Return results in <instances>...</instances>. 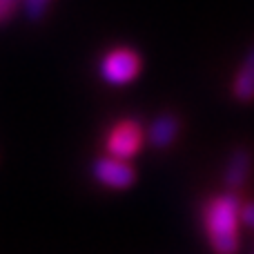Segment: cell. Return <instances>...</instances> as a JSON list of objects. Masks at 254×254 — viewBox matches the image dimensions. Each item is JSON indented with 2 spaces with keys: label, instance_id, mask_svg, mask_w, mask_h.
Returning a JSON list of instances; mask_svg holds the SVG:
<instances>
[{
  "label": "cell",
  "instance_id": "1",
  "mask_svg": "<svg viewBox=\"0 0 254 254\" xmlns=\"http://www.w3.org/2000/svg\"><path fill=\"white\" fill-rule=\"evenodd\" d=\"M241 210L243 205L232 190L216 194L205 203L203 225L216 254H234L239 250V223H243Z\"/></svg>",
  "mask_w": 254,
  "mask_h": 254
},
{
  "label": "cell",
  "instance_id": "10",
  "mask_svg": "<svg viewBox=\"0 0 254 254\" xmlns=\"http://www.w3.org/2000/svg\"><path fill=\"white\" fill-rule=\"evenodd\" d=\"M13 4H16V0H0V20H4L7 16H11Z\"/></svg>",
  "mask_w": 254,
  "mask_h": 254
},
{
  "label": "cell",
  "instance_id": "3",
  "mask_svg": "<svg viewBox=\"0 0 254 254\" xmlns=\"http://www.w3.org/2000/svg\"><path fill=\"white\" fill-rule=\"evenodd\" d=\"M92 174L98 183L107 185L112 190H125L134 183L136 174L134 167L127 165V158L119 156H103L92 165Z\"/></svg>",
  "mask_w": 254,
  "mask_h": 254
},
{
  "label": "cell",
  "instance_id": "8",
  "mask_svg": "<svg viewBox=\"0 0 254 254\" xmlns=\"http://www.w3.org/2000/svg\"><path fill=\"white\" fill-rule=\"evenodd\" d=\"M45 2H47V0H25L27 16H29L31 20H40L45 13Z\"/></svg>",
  "mask_w": 254,
  "mask_h": 254
},
{
  "label": "cell",
  "instance_id": "9",
  "mask_svg": "<svg viewBox=\"0 0 254 254\" xmlns=\"http://www.w3.org/2000/svg\"><path fill=\"white\" fill-rule=\"evenodd\" d=\"M241 219H243V225L254 230V203H246L241 210Z\"/></svg>",
  "mask_w": 254,
  "mask_h": 254
},
{
  "label": "cell",
  "instance_id": "6",
  "mask_svg": "<svg viewBox=\"0 0 254 254\" xmlns=\"http://www.w3.org/2000/svg\"><path fill=\"white\" fill-rule=\"evenodd\" d=\"M181 131V121L176 114H158L147 129V140L152 147L165 149L176 140Z\"/></svg>",
  "mask_w": 254,
  "mask_h": 254
},
{
  "label": "cell",
  "instance_id": "5",
  "mask_svg": "<svg viewBox=\"0 0 254 254\" xmlns=\"http://www.w3.org/2000/svg\"><path fill=\"white\" fill-rule=\"evenodd\" d=\"M252 170V154L248 152L246 147H239L232 152V156L228 158V165H225L223 172V183L228 190L237 192L246 185L248 176H250Z\"/></svg>",
  "mask_w": 254,
  "mask_h": 254
},
{
  "label": "cell",
  "instance_id": "2",
  "mask_svg": "<svg viewBox=\"0 0 254 254\" xmlns=\"http://www.w3.org/2000/svg\"><path fill=\"white\" fill-rule=\"evenodd\" d=\"M140 58L134 49H114L101 61V76L110 85H127L138 76Z\"/></svg>",
  "mask_w": 254,
  "mask_h": 254
},
{
  "label": "cell",
  "instance_id": "7",
  "mask_svg": "<svg viewBox=\"0 0 254 254\" xmlns=\"http://www.w3.org/2000/svg\"><path fill=\"white\" fill-rule=\"evenodd\" d=\"M232 96L239 103H252L254 101V45L248 49L239 65L237 74L232 78Z\"/></svg>",
  "mask_w": 254,
  "mask_h": 254
},
{
  "label": "cell",
  "instance_id": "4",
  "mask_svg": "<svg viewBox=\"0 0 254 254\" xmlns=\"http://www.w3.org/2000/svg\"><path fill=\"white\" fill-rule=\"evenodd\" d=\"M147 134H143L138 123L134 121H123L110 131L107 136V152L112 156L119 158H131L143 145V138Z\"/></svg>",
  "mask_w": 254,
  "mask_h": 254
}]
</instances>
